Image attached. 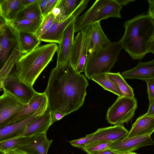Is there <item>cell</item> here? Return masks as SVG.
Listing matches in <instances>:
<instances>
[{"instance_id":"obj_9","label":"cell","mask_w":154,"mask_h":154,"mask_svg":"<svg viewBox=\"0 0 154 154\" xmlns=\"http://www.w3.org/2000/svg\"><path fill=\"white\" fill-rule=\"evenodd\" d=\"M25 105L11 94L4 91L0 97V127L9 124Z\"/></svg>"},{"instance_id":"obj_21","label":"cell","mask_w":154,"mask_h":154,"mask_svg":"<svg viewBox=\"0 0 154 154\" xmlns=\"http://www.w3.org/2000/svg\"><path fill=\"white\" fill-rule=\"evenodd\" d=\"M14 30L16 33L18 48L23 55L30 52L39 46L41 41L35 33Z\"/></svg>"},{"instance_id":"obj_39","label":"cell","mask_w":154,"mask_h":154,"mask_svg":"<svg viewBox=\"0 0 154 154\" xmlns=\"http://www.w3.org/2000/svg\"><path fill=\"white\" fill-rule=\"evenodd\" d=\"M2 154H27L25 151L18 148L0 151Z\"/></svg>"},{"instance_id":"obj_3","label":"cell","mask_w":154,"mask_h":154,"mask_svg":"<svg viewBox=\"0 0 154 154\" xmlns=\"http://www.w3.org/2000/svg\"><path fill=\"white\" fill-rule=\"evenodd\" d=\"M58 48L56 43H51L38 46L22 55L16 65V72L24 81L32 86Z\"/></svg>"},{"instance_id":"obj_12","label":"cell","mask_w":154,"mask_h":154,"mask_svg":"<svg viewBox=\"0 0 154 154\" xmlns=\"http://www.w3.org/2000/svg\"><path fill=\"white\" fill-rule=\"evenodd\" d=\"M48 106L47 98L39 109L33 115L0 127V140L14 137L20 133L30 123L48 110Z\"/></svg>"},{"instance_id":"obj_8","label":"cell","mask_w":154,"mask_h":154,"mask_svg":"<svg viewBox=\"0 0 154 154\" xmlns=\"http://www.w3.org/2000/svg\"><path fill=\"white\" fill-rule=\"evenodd\" d=\"M89 1L84 0L75 12L67 18L60 20L56 18L49 29L39 37L41 41L59 44L63 34L68 26L75 21L87 7Z\"/></svg>"},{"instance_id":"obj_2","label":"cell","mask_w":154,"mask_h":154,"mask_svg":"<svg viewBox=\"0 0 154 154\" xmlns=\"http://www.w3.org/2000/svg\"><path fill=\"white\" fill-rule=\"evenodd\" d=\"M124 34L119 40L123 49L134 60H140L149 52L154 36V23L148 14L135 16L125 22Z\"/></svg>"},{"instance_id":"obj_28","label":"cell","mask_w":154,"mask_h":154,"mask_svg":"<svg viewBox=\"0 0 154 154\" xmlns=\"http://www.w3.org/2000/svg\"><path fill=\"white\" fill-rule=\"evenodd\" d=\"M82 40V34L81 31H80L74 40L69 59V64L75 70L76 69L79 60Z\"/></svg>"},{"instance_id":"obj_43","label":"cell","mask_w":154,"mask_h":154,"mask_svg":"<svg viewBox=\"0 0 154 154\" xmlns=\"http://www.w3.org/2000/svg\"><path fill=\"white\" fill-rule=\"evenodd\" d=\"M118 3L121 5H126L130 2H134L135 0H116Z\"/></svg>"},{"instance_id":"obj_1","label":"cell","mask_w":154,"mask_h":154,"mask_svg":"<svg viewBox=\"0 0 154 154\" xmlns=\"http://www.w3.org/2000/svg\"><path fill=\"white\" fill-rule=\"evenodd\" d=\"M88 82L84 75L74 69L69 63L56 66L50 72L46 89L50 112L60 111L66 115L78 110L83 105Z\"/></svg>"},{"instance_id":"obj_38","label":"cell","mask_w":154,"mask_h":154,"mask_svg":"<svg viewBox=\"0 0 154 154\" xmlns=\"http://www.w3.org/2000/svg\"><path fill=\"white\" fill-rule=\"evenodd\" d=\"M149 5L148 14L154 23V0H148Z\"/></svg>"},{"instance_id":"obj_19","label":"cell","mask_w":154,"mask_h":154,"mask_svg":"<svg viewBox=\"0 0 154 154\" xmlns=\"http://www.w3.org/2000/svg\"><path fill=\"white\" fill-rule=\"evenodd\" d=\"M47 98L44 92L43 93L36 92L29 103L24 105L8 124L27 118L34 115L39 109Z\"/></svg>"},{"instance_id":"obj_31","label":"cell","mask_w":154,"mask_h":154,"mask_svg":"<svg viewBox=\"0 0 154 154\" xmlns=\"http://www.w3.org/2000/svg\"><path fill=\"white\" fill-rule=\"evenodd\" d=\"M29 137H17L0 140V151L18 148Z\"/></svg>"},{"instance_id":"obj_18","label":"cell","mask_w":154,"mask_h":154,"mask_svg":"<svg viewBox=\"0 0 154 154\" xmlns=\"http://www.w3.org/2000/svg\"><path fill=\"white\" fill-rule=\"evenodd\" d=\"M154 132V118L144 114L138 117L132 125L125 138L149 135Z\"/></svg>"},{"instance_id":"obj_14","label":"cell","mask_w":154,"mask_h":154,"mask_svg":"<svg viewBox=\"0 0 154 154\" xmlns=\"http://www.w3.org/2000/svg\"><path fill=\"white\" fill-rule=\"evenodd\" d=\"M75 21L72 22L66 29L61 41L59 44L56 67L64 66L69 62L74 40Z\"/></svg>"},{"instance_id":"obj_5","label":"cell","mask_w":154,"mask_h":154,"mask_svg":"<svg viewBox=\"0 0 154 154\" xmlns=\"http://www.w3.org/2000/svg\"><path fill=\"white\" fill-rule=\"evenodd\" d=\"M122 6L116 0H97L83 14L75 21V32L110 17L121 18Z\"/></svg>"},{"instance_id":"obj_22","label":"cell","mask_w":154,"mask_h":154,"mask_svg":"<svg viewBox=\"0 0 154 154\" xmlns=\"http://www.w3.org/2000/svg\"><path fill=\"white\" fill-rule=\"evenodd\" d=\"M90 43L96 51L103 50L109 46L112 42L104 32L100 22L91 25Z\"/></svg>"},{"instance_id":"obj_44","label":"cell","mask_w":154,"mask_h":154,"mask_svg":"<svg viewBox=\"0 0 154 154\" xmlns=\"http://www.w3.org/2000/svg\"><path fill=\"white\" fill-rule=\"evenodd\" d=\"M37 0H20L21 3L25 7L36 2Z\"/></svg>"},{"instance_id":"obj_7","label":"cell","mask_w":154,"mask_h":154,"mask_svg":"<svg viewBox=\"0 0 154 154\" xmlns=\"http://www.w3.org/2000/svg\"><path fill=\"white\" fill-rule=\"evenodd\" d=\"M0 85L1 90L8 92L25 105L29 103L36 92L16 72L10 73Z\"/></svg>"},{"instance_id":"obj_17","label":"cell","mask_w":154,"mask_h":154,"mask_svg":"<svg viewBox=\"0 0 154 154\" xmlns=\"http://www.w3.org/2000/svg\"><path fill=\"white\" fill-rule=\"evenodd\" d=\"M124 79H137L145 81L154 79V59L139 62L133 68L121 74Z\"/></svg>"},{"instance_id":"obj_10","label":"cell","mask_w":154,"mask_h":154,"mask_svg":"<svg viewBox=\"0 0 154 154\" xmlns=\"http://www.w3.org/2000/svg\"><path fill=\"white\" fill-rule=\"evenodd\" d=\"M15 44L18 46L16 32L11 25L1 17L0 24V67L8 57L9 52Z\"/></svg>"},{"instance_id":"obj_26","label":"cell","mask_w":154,"mask_h":154,"mask_svg":"<svg viewBox=\"0 0 154 154\" xmlns=\"http://www.w3.org/2000/svg\"><path fill=\"white\" fill-rule=\"evenodd\" d=\"M91 79L94 81L105 90L109 91L118 97L123 96L117 84L108 78L105 73L94 75Z\"/></svg>"},{"instance_id":"obj_41","label":"cell","mask_w":154,"mask_h":154,"mask_svg":"<svg viewBox=\"0 0 154 154\" xmlns=\"http://www.w3.org/2000/svg\"><path fill=\"white\" fill-rule=\"evenodd\" d=\"M48 0H38L42 16L48 2Z\"/></svg>"},{"instance_id":"obj_13","label":"cell","mask_w":154,"mask_h":154,"mask_svg":"<svg viewBox=\"0 0 154 154\" xmlns=\"http://www.w3.org/2000/svg\"><path fill=\"white\" fill-rule=\"evenodd\" d=\"M154 144L150 135L125 138L112 143L109 148L120 154L133 152L142 147Z\"/></svg>"},{"instance_id":"obj_32","label":"cell","mask_w":154,"mask_h":154,"mask_svg":"<svg viewBox=\"0 0 154 154\" xmlns=\"http://www.w3.org/2000/svg\"><path fill=\"white\" fill-rule=\"evenodd\" d=\"M56 17L51 12L43 17L42 22L35 33L39 38L46 32L54 22Z\"/></svg>"},{"instance_id":"obj_23","label":"cell","mask_w":154,"mask_h":154,"mask_svg":"<svg viewBox=\"0 0 154 154\" xmlns=\"http://www.w3.org/2000/svg\"><path fill=\"white\" fill-rule=\"evenodd\" d=\"M43 17L35 20H16L9 24L15 30L35 33L39 27Z\"/></svg>"},{"instance_id":"obj_25","label":"cell","mask_w":154,"mask_h":154,"mask_svg":"<svg viewBox=\"0 0 154 154\" xmlns=\"http://www.w3.org/2000/svg\"><path fill=\"white\" fill-rule=\"evenodd\" d=\"M83 35L81 51L76 70L80 73L84 71L85 66L88 54V48L91 35V25L83 29L81 31Z\"/></svg>"},{"instance_id":"obj_20","label":"cell","mask_w":154,"mask_h":154,"mask_svg":"<svg viewBox=\"0 0 154 154\" xmlns=\"http://www.w3.org/2000/svg\"><path fill=\"white\" fill-rule=\"evenodd\" d=\"M25 7L20 0H0V17L10 24L16 20L18 14Z\"/></svg>"},{"instance_id":"obj_27","label":"cell","mask_w":154,"mask_h":154,"mask_svg":"<svg viewBox=\"0 0 154 154\" xmlns=\"http://www.w3.org/2000/svg\"><path fill=\"white\" fill-rule=\"evenodd\" d=\"M105 74L108 78L117 84L123 96L129 97H134L133 89L127 83L119 72H109Z\"/></svg>"},{"instance_id":"obj_40","label":"cell","mask_w":154,"mask_h":154,"mask_svg":"<svg viewBox=\"0 0 154 154\" xmlns=\"http://www.w3.org/2000/svg\"><path fill=\"white\" fill-rule=\"evenodd\" d=\"M145 115L154 118V100L151 104L149 105L148 110Z\"/></svg>"},{"instance_id":"obj_36","label":"cell","mask_w":154,"mask_h":154,"mask_svg":"<svg viewBox=\"0 0 154 154\" xmlns=\"http://www.w3.org/2000/svg\"><path fill=\"white\" fill-rule=\"evenodd\" d=\"M59 0H48L43 15V17L51 12L57 6Z\"/></svg>"},{"instance_id":"obj_6","label":"cell","mask_w":154,"mask_h":154,"mask_svg":"<svg viewBox=\"0 0 154 154\" xmlns=\"http://www.w3.org/2000/svg\"><path fill=\"white\" fill-rule=\"evenodd\" d=\"M137 107V100L134 97H118L108 109L106 120L114 125H123L133 117Z\"/></svg>"},{"instance_id":"obj_4","label":"cell","mask_w":154,"mask_h":154,"mask_svg":"<svg viewBox=\"0 0 154 154\" xmlns=\"http://www.w3.org/2000/svg\"><path fill=\"white\" fill-rule=\"evenodd\" d=\"M122 49L119 41L112 42L103 50L88 54L84 71L86 78L90 79L94 75L110 72Z\"/></svg>"},{"instance_id":"obj_30","label":"cell","mask_w":154,"mask_h":154,"mask_svg":"<svg viewBox=\"0 0 154 154\" xmlns=\"http://www.w3.org/2000/svg\"><path fill=\"white\" fill-rule=\"evenodd\" d=\"M83 0H59L57 6L61 10L59 16H67L70 15L75 12Z\"/></svg>"},{"instance_id":"obj_11","label":"cell","mask_w":154,"mask_h":154,"mask_svg":"<svg viewBox=\"0 0 154 154\" xmlns=\"http://www.w3.org/2000/svg\"><path fill=\"white\" fill-rule=\"evenodd\" d=\"M128 131L123 125L99 128L92 133L93 137L88 143L85 148L100 142H109L113 143L125 138Z\"/></svg>"},{"instance_id":"obj_16","label":"cell","mask_w":154,"mask_h":154,"mask_svg":"<svg viewBox=\"0 0 154 154\" xmlns=\"http://www.w3.org/2000/svg\"><path fill=\"white\" fill-rule=\"evenodd\" d=\"M53 123L51 112L47 110L30 123L22 132L14 137H29L36 134L46 133L49 128Z\"/></svg>"},{"instance_id":"obj_37","label":"cell","mask_w":154,"mask_h":154,"mask_svg":"<svg viewBox=\"0 0 154 154\" xmlns=\"http://www.w3.org/2000/svg\"><path fill=\"white\" fill-rule=\"evenodd\" d=\"M50 112L52 120L53 123L55 122L60 120L66 115L64 113L57 110Z\"/></svg>"},{"instance_id":"obj_15","label":"cell","mask_w":154,"mask_h":154,"mask_svg":"<svg viewBox=\"0 0 154 154\" xmlns=\"http://www.w3.org/2000/svg\"><path fill=\"white\" fill-rule=\"evenodd\" d=\"M52 141L46 133L36 134L29 137L18 149L27 154H47Z\"/></svg>"},{"instance_id":"obj_45","label":"cell","mask_w":154,"mask_h":154,"mask_svg":"<svg viewBox=\"0 0 154 154\" xmlns=\"http://www.w3.org/2000/svg\"><path fill=\"white\" fill-rule=\"evenodd\" d=\"M51 13L57 17L60 14L61 10L60 8L57 6L53 10Z\"/></svg>"},{"instance_id":"obj_29","label":"cell","mask_w":154,"mask_h":154,"mask_svg":"<svg viewBox=\"0 0 154 154\" xmlns=\"http://www.w3.org/2000/svg\"><path fill=\"white\" fill-rule=\"evenodd\" d=\"M38 0L26 7L18 14L16 20H35L43 17Z\"/></svg>"},{"instance_id":"obj_34","label":"cell","mask_w":154,"mask_h":154,"mask_svg":"<svg viewBox=\"0 0 154 154\" xmlns=\"http://www.w3.org/2000/svg\"><path fill=\"white\" fill-rule=\"evenodd\" d=\"M93 137L92 134L87 135L85 137L75 140L69 141L70 144L74 147L83 150L88 143Z\"/></svg>"},{"instance_id":"obj_33","label":"cell","mask_w":154,"mask_h":154,"mask_svg":"<svg viewBox=\"0 0 154 154\" xmlns=\"http://www.w3.org/2000/svg\"><path fill=\"white\" fill-rule=\"evenodd\" d=\"M112 143L105 142H98L85 148L83 150L88 154H98L109 148Z\"/></svg>"},{"instance_id":"obj_42","label":"cell","mask_w":154,"mask_h":154,"mask_svg":"<svg viewBox=\"0 0 154 154\" xmlns=\"http://www.w3.org/2000/svg\"><path fill=\"white\" fill-rule=\"evenodd\" d=\"M149 53L154 54V36L151 40L148 48Z\"/></svg>"},{"instance_id":"obj_47","label":"cell","mask_w":154,"mask_h":154,"mask_svg":"<svg viewBox=\"0 0 154 154\" xmlns=\"http://www.w3.org/2000/svg\"><path fill=\"white\" fill-rule=\"evenodd\" d=\"M122 154H138L133 152H128Z\"/></svg>"},{"instance_id":"obj_24","label":"cell","mask_w":154,"mask_h":154,"mask_svg":"<svg viewBox=\"0 0 154 154\" xmlns=\"http://www.w3.org/2000/svg\"><path fill=\"white\" fill-rule=\"evenodd\" d=\"M18 47L13 48L11 53L2 66L0 71V84L1 85L6 77L10 73L12 69L22 56Z\"/></svg>"},{"instance_id":"obj_35","label":"cell","mask_w":154,"mask_h":154,"mask_svg":"<svg viewBox=\"0 0 154 154\" xmlns=\"http://www.w3.org/2000/svg\"><path fill=\"white\" fill-rule=\"evenodd\" d=\"M145 81L147 84L149 105L154 100V79H148Z\"/></svg>"},{"instance_id":"obj_46","label":"cell","mask_w":154,"mask_h":154,"mask_svg":"<svg viewBox=\"0 0 154 154\" xmlns=\"http://www.w3.org/2000/svg\"><path fill=\"white\" fill-rule=\"evenodd\" d=\"M98 154H120L109 148L104 150Z\"/></svg>"}]
</instances>
